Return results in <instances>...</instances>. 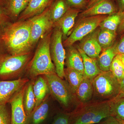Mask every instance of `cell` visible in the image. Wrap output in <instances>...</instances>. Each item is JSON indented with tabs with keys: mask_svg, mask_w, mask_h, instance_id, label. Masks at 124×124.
I'll list each match as a JSON object with an SVG mask.
<instances>
[{
	"mask_svg": "<svg viewBox=\"0 0 124 124\" xmlns=\"http://www.w3.org/2000/svg\"><path fill=\"white\" fill-rule=\"evenodd\" d=\"M32 20L10 24L4 29L2 39L12 55L26 54L32 45L31 42Z\"/></svg>",
	"mask_w": 124,
	"mask_h": 124,
	"instance_id": "cell-1",
	"label": "cell"
},
{
	"mask_svg": "<svg viewBox=\"0 0 124 124\" xmlns=\"http://www.w3.org/2000/svg\"><path fill=\"white\" fill-rule=\"evenodd\" d=\"M110 101L96 102L78 108L71 114L70 124H97L112 116Z\"/></svg>",
	"mask_w": 124,
	"mask_h": 124,
	"instance_id": "cell-2",
	"label": "cell"
},
{
	"mask_svg": "<svg viewBox=\"0 0 124 124\" xmlns=\"http://www.w3.org/2000/svg\"><path fill=\"white\" fill-rule=\"evenodd\" d=\"M51 33L46 34L40 42L31 62L29 73L31 77L55 73L50 52Z\"/></svg>",
	"mask_w": 124,
	"mask_h": 124,
	"instance_id": "cell-3",
	"label": "cell"
},
{
	"mask_svg": "<svg viewBox=\"0 0 124 124\" xmlns=\"http://www.w3.org/2000/svg\"><path fill=\"white\" fill-rule=\"evenodd\" d=\"M92 83L93 95L97 98L110 101L119 94L120 82L110 71H102L93 79Z\"/></svg>",
	"mask_w": 124,
	"mask_h": 124,
	"instance_id": "cell-4",
	"label": "cell"
},
{
	"mask_svg": "<svg viewBox=\"0 0 124 124\" xmlns=\"http://www.w3.org/2000/svg\"><path fill=\"white\" fill-rule=\"evenodd\" d=\"M107 16L100 15L80 18L68 38L64 41L65 46H70L75 42L81 40L99 26L100 23Z\"/></svg>",
	"mask_w": 124,
	"mask_h": 124,
	"instance_id": "cell-5",
	"label": "cell"
},
{
	"mask_svg": "<svg viewBox=\"0 0 124 124\" xmlns=\"http://www.w3.org/2000/svg\"><path fill=\"white\" fill-rule=\"evenodd\" d=\"M44 76L50 93L63 106L69 107L75 95L68 83L59 77L56 73Z\"/></svg>",
	"mask_w": 124,
	"mask_h": 124,
	"instance_id": "cell-6",
	"label": "cell"
},
{
	"mask_svg": "<svg viewBox=\"0 0 124 124\" xmlns=\"http://www.w3.org/2000/svg\"><path fill=\"white\" fill-rule=\"evenodd\" d=\"M62 36L61 29L56 28L51 37L50 52L51 59L55 67V73L59 77L63 79L65 76L64 64L66 56L62 43Z\"/></svg>",
	"mask_w": 124,
	"mask_h": 124,
	"instance_id": "cell-7",
	"label": "cell"
},
{
	"mask_svg": "<svg viewBox=\"0 0 124 124\" xmlns=\"http://www.w3.org/2000/svg\"><path fill=\"white\" fill-rule=\"evenodd\" d=\"M27 54L3 57L0 55V77L6 78L17 75L29 59Z\"/></svg>",
	"mask_w": 124,
	"mask_h": 124,
	"instance_id": "cell-8",
	"label": "cell"
},
{
	"mask_svg": "<svg viewBox=\"0 0 124 124\" xmlns=\"http://www.w3.org/2000/svg\"><path fill=\"white\" fill-rule=\"evenodd\" d=\"M31 20V40L32 45L44 35L54 23L50 19L49 8L36 16Z\"/></svg>",
	"mask_w": 124,
	"mask_h": 124,
	"instance_id": "cell-9",
	"label": "cell"
},
{
	"mask_svg": "<svg viewBox=\"0 0 124 124\" xmlns=\"http://www.w3.org/2000/svg\"><path fill=\"white\" fill-rule=\"evenodd\" d=\"M26 85L19 90L9 101L11 106V124H27V118L23 105Z\"/></svg>",
	"mask_w": 124,
	"mask_h": 124,
	"instance_id": "cell-10",
	"label": "cell"
},
{
	"mask_svg": "<svg viewBox=\"0 0 124 124\" xmlns=\"http://www.w3.org/2000/svg\"><path fill=\"white\" fill-rule=\"evenodd\" d=\"M29 81L27 78L0 81V105L9 101L14 95Z\"/></svg>",
	"mask_w": 124,
	"mask_h": 124,
	"instance_id": "cell-11",
	"label": "cell"
},
{
	"mask_svg": "<svg viewBox=\"0 0 124 124\" xmlns=\"http://www.w3.org/2000/svg\"><path fill=\"white\" fill-rule=\"evenodd\" d=\"M117 5L113 0H100L79 14L80 18L100 15H110L118 12Z\"/></svg>",
	"mask_w": 124,
	"mask_h": 124,
	"instance_id": "cell-12",
	"label": "cell"
},
{
	"mask_svg": "<svg viewBox=\"0 0 124 124\" xmlns=\"http://www.w3.org/2000/svg\"><path fill=\"white\" fill-rule=\"evenodd\" d=\"M100 29L97 28L80 40L79 48L89 57L97 58L102 51L98 40Z\"/></svg>",
	"mask_w": 124,
	"mask_h": 124,
	"instance_id": "cell-13",
	"label": "cell"
},
{
	"mask_svg": "<svg viewBox=\"0 0 124 124\" xmlns=\"http://www.w3.org/2000/svg\"><path fill=\"white\" fill-rule=\"evenodd\" d=\"M80 11L79 9L70 7L60 20L54 23L57 27L61 29L64 37L74 26L75 19Z\"/></svg>",
	"mask_w": 124,
	"mask_h": 124,
	"instance_id": "cell-14",
	"label": "cell"
},
{
	"mask_svg": "<svg viewBox=\"0 0 124 124\" xmlns=\"http://www.w3.org/2000/svg\"><path fill=\"white\" fill-rule=\"evenodd\" d=\"M77 48L83 59L85 77L93 81L94 78L102 72L98 66L97 58L89 57L79 46H78Z\"/></svg>",
	"mask_w": 124,
	"mask_h": 124,
	"instance_id": "cell-15",
	"label": "cell"
},
{
	"mask_svg": "<svg viewBox=\"0 0 124 124\" xmlns=\"http://www.w3.org/2000/svg\"><path fill=\"white\" fill-rule=\"evenodd\" d=\"M51 0H31L21 16L26 19L37 15L42 13L49 4Z\"/></svg>",
	"mask_w": 124,
	"mask_h": 124,
	"instance_id": "cell-16",
	"label": "cell"
},
{
	"mask_svg": "<svg viewBox=\"0 0 124 124\" xmlns=\"http://www.w3.org/2000/svg\"><path fill=\"white\" fill-rule=\"evenodd\" d=\"M93 88L92 81L85 77L78 88L75 96L82 103L89 101L93 95Z\"/></svg>",
	"mask_w": 124,
	"mask_h": 124,
	"instance_id": "cell-17",
	"label": "cell"
},
{
	"mask_svg": "<svg viewBox=\"0 0 124 124\" xmlns=\"http://www.w3.org/2000/svg\"><path fill=\"white\" fill-rule=\"evenodd\" d=\"M33 89L36 99L35 109L39 106L50 91L46 80L40 76L33 82Z\"/></svg>",
	"mask_w": 124,
	"mask_h": 124,
	"instance_id": "cell-18",
	"label": "cell"
},
{
	"mask_svg": "<svg viewBox=\"0 0 124 124\" xmlns=\"http://www.w3.org/2000/svg\"><path fill=\"white\" fill-rule=\"evenodd\" d=\"M116 46V45L111 46L104 50L97 58L98 66L102 71H110V67L113 59L118 54Z\"/></svg>",
	"mask_w": 124,
	"mask_h": 124,
	"instance_id": "cell-19",
	"label": "cell"
},
{
	"mask_svg": "<svg viewBox=\"0 0 124 124\" xmlns=\"http://www.w3.org/2000/svg\"><path fill=\"white\" fill-rule=\"evenodd\" d=\"M33 82L26 84L23 97V105L27 119L30 118L35 106L36 99L33 93Z\"/></svg>",
	"mask_w": 124,
	"mask_h": 124,
	"instance_id": "cell-20",
	"label": "cell"
},
{
	"mask_svg": "<svg viewBox=\"0 0 124 124\" xmlns=\"http://www.w3.org/2000/svg\"><path fill=\"white\" fill-rule=\"evenodd\" d=\"M67 68L84 73V68L82 56L78 50L73 47L69 49L67 59Z\"/></svg>",
	"mask_w": 124,
	"mask_h": 124,
	"instance_id": "cell-21",
	"label": "cell"
},
{
	"mask_svg": "<svg viewBox=\"0 0 124 124\" xmlns=\"http://www.w3.org/2000/svg\"><path fill=\"white\" fill-rule=\"evenodd\" d=\"M70 8L66 0H56L49 8L50 15L54 24L64 15Z\"/></svg>",
	"mask_w": 124,
	"mask_h": 124,
	"instance_id": "cell-22",
	"label": "cell"
},
{
	"mask_svg": "<svg viewBox=\"0 0 124 124\" xmlns=\"http://www.w3.org/2000/svg\"><path fill=\"white\" fill-rule=\"evenodd\" d=\"M64 72L65 77L67 81L71 90L75 95L78 88L84 78V74L69 68L64 69Z\"/></svg>",
	"mask_w": 124,
	"mask_h": 124,
	"instance_id": "cell-23",
	"label": "cell"
},
{
	"mask_svg": "<svg viewBox=\"0 0 124 124\" xmlns=\"http://www.w3.org/2000/svg\"><path fill=\"white\" fill-rule=\"evenodd\" d=\"M48 95L37 108L33 110L31 116L32 124H40L46 119L48 113Z\"/></svg>",
	"mask_w": 124,
	"mask_h": 124,
	"instance_id": "cell-24",
	"label": "cell"
},
{
	"mask_svg": "<svg viewBox=\"0 0 124 124\" xmlns=\"http://www.w3.org/2000/svg\"><path fill=\"white\" fill-rule=\"evenodd\" d=\"M112 116L124 123V97L117 96L110 101Z\"/></svg>",
	"mask_w": 124,
	"mask_h": 124,
	"instance_id": "cell-25",
	"label": "cell"
},
{
	"mask_svg": "<svg viewBox=\"0 0 124 124\" xmlns=\"http://www.w3.org/2000/svg\"><path fill=\"white\" fill-rule=\"evenodd\" d=\"M122 17V13L119 11L108 15L100 23V29H108L116 32L121 22Z\"/></svg>",
	"mask_w": 124,
	"mask_h": 124,
	"instance_id": "cell-26",
	"label": "cell"
},
{
	"mask_svg": "<svg viewBox=\"0 0 124 124\" xmlns=\"http://www.w3.org/2000/svg\"><path fill=\"white\" fill-rule=\"evenodd\" d=\"M116 31L106 29H100L98 36V40L102 49L104 50L112 46L115 39Z\"/></svg>",
	"mask_w": 124,
	"mask_h": 124,
	"instance_id": "cell-27",
	"label": "cell"
},
{
	"mask_svg": "<svg viewBox=\"0 0 124 124\" xmlns=\"http://www.w3.org/2000/svg\"><path fill=\"white\" fill-rule=\"evenodd\" d=\"M110 71L120 83L123 79L124 68L120 54H117L113 59Z\"/></svg>",
	"mask_w": 124,
	"mask_h": 124,
	"instance_id": "cell-28",
	"label": "cell"
},
{
	"mask_svg": "<svg viewBox=\"0 0 124 124\" xmlns=\"http://www.w3.org/2000/svg\"><path fill=\"white\" fill-rule=\"evenodd\" d=\"M7 8L13 15L17 16L26 8L28 3L26 0H6Z\"/></svg>",
	"mask_w": 124,
	"mask_h": 124,
	"instance_id": "cell-29",
	"label": "cell"
},
{
	"mask_svg": "<svg viewBox=\"0 0 124 124\" xmlns=\"http://www.w3.org/2000/svg\"><path fill=\"white\" fill-rule=\"evenodd\" d=\"M5 105H0V124H11V116Z\"/></svg>",
	"mask_w": 124,
	"mask_h": 124,
	"instance_id": "cell-30",
	"label": "cell"
},
{
	"mask_svg": "<svg viewBox=\"0 0 124 124\" xmlns=\"http://www.w3.org/2000/svg\"><path fill=\"white\" fill-rule=\"evenodd\" d=\"M69 5L74 8L79 9H86L88 0H66Z\"/></svg>",
	"mask_w": 124,
	"mask_h": 124,
	"instance_id": "cell-31",
	"label": "cell"
},
{
	"mask_svg": "<svg viewBox=\"0 0 124 124\" xmlns=\"http://www.w3.org/2000/svg\"><path fill=\"white\" fill-rule=\"evenodd\" d=\"M71 114L62 113L57 116L52 124H70Z\"/></svg>",
	"mask_w": 124,
	"mask_h": 124,
	"instance_id": "cell-32",
	"label": "cell"
},
{
	"mask_svg": "<svg viewBox=\"0 0 124 124\" xmlns=\"http://www.w3.org/2000/svg\"><path fill=\"white\" fill-rule=\"evenodd\" d=\"M101 124H120V122L113 116L107 117Z\"/></svg>",
	"mask_w": 124,
	"mask_h": 124,
	"instance_id": "cell-33",
	"label": "cell"
},
{
	"mask_svg": "<svg viewBox=\"0 0 124 124\" xmlns=\"http://www.w3.org/2000/svg\"><path fill=\"white\" fill-rule=\"evenodd\" d=\"M118 54H124V36L122 37L119 44L116 46Z\"/></svg>",
	"mask_w": 124,
	"mask_h": 124,
	"instance_id": "cell-34",
	"label": "cell"
},
{
	"mask_svg": "<svg viewBox=\"0 0 124 124\" xmlns=\"http://www.w3.org/2000/svg\"><path fill=\"white\" fill-rule=\"evenodd\" d=\"M118 11L122 13L124 11V0H116Z\"/></svg>",
	"mask_w": 124,
	"mask_h": 124,
	"instance_id": "cell-35",
	"label": "cell"
},
{
	"mask_svg": "<svg viewBox=\"0 0 124 124\" xmlns=\"http://www.w3.org/2000/svg\"><path fill=\"white\" fill-rule=\"evenodd\" d=\"M6 18L5 13L3 10L0 7V25L4 23Z\"/></svg>",
	"mask_w": 124,
	"mask_h": 124,
	"instance_id": "cell-36",
	"label": "cell"
},
{
	"mask_svg": "<svg viewBox=\"0 0 124 124\" xmlns=\"http://www.w3.org/2000/svg\"><path fill=\"white\" fill-rule=\"evenodd\" d=\"M119 32H122L124 31V11L122 12V17L121 22L118 27Z\"/></svg>",
	"mask_w": 124,
	"mask_h": 124,
	"instance_id": "cell-37",
	"label": "cell"
},
{
	"mask_svg": "<svg viewBox=\"0 0 124 124\" xmlns=\"http://www.w3.org/2000/svg\"><path fill=\"white\" fill-rule=\"evenodd\" d=\"M120 93L118 96L124 97V77L120 83Z\"/></svg>",
	"mask_w": 124,
	"mask_h": 124,
	"instance_id": "cell-38",
	"label": "cell"
},
{
	"mask_svg": "<svg viewBox=\"0 0 124 124\" xmlns=\"http://www.w3.org/2000/svg\"><path fill=\"white\" fill-rule=\"evenodd\" d=\"M100 0H88V4L86 9L91 7Z\"/></svg>",
	"mask_w": 124,
	"mask_h": 124,
	"instance_id": "cell-39",
	"label": "cell"
},
{
	"mask_svg": "<svg viewBox=\"0 0 124 124\" xmlns=\"http://www.w3.org/2000/svg\"><path fill=\"white\" fill-rule=\"evenodd\" d=\"M3 31H1L0 30V46L1 45H4L3 39H2Z\"/></svg>",
	"mask_w": 124,
	"mask_h": 124,
	"instance_id": "cell-40",
	"label": "cell"
},
{
	"mask_svg": "<svg viewBox=\"0 0 124 124\" xmlns=\"http://www.w3.org/2000/svg\"><path fill=\"white\" fill-rule=\"evenodd\" d=\"M121 58V61H122V64H123V66L124 68V73L123 75V79L124 77V54H120Z\"/></svg>",
	"mask_w": 124,
	"mask_h": 124,
	"instance_id": "cell-41",
	"label": "cell"
},
{
	"mask_svg": "<svg viewBox=\"0 0 124 124\" xmlns=\"http://www.w3.org/2000/svg\"><path fill=\"white\" fill-rule=\"evenodd\" d=\"M6 0H0V4H2L3 2L6 1Z\"/></svg>",
	"mask_w": 124,
	"mask_h": 124,
	"instance_id": "cell-42",
	"label": "cell"
},
{
	"mask_svg": "<svg viewBox=\"0 0 124 124\" xmlns=\"http://www.w3.org/2000/svg\"><path fill=\"white\" fill-rule=\"evenodd\" d=\"M26 1L28 2V3H29V2H30V1L31 0H26Z\"/></svg>",
	"mask_w": 124,
	"mask_h": 124,
	"instance_id": "cell-43",
	"label": "cell"
},
{
	"mask_svg": "<svg viewBox=\"0 0 124 124\" xmlns=\"http://www.w3.org/2000/svg\"><path fill=\"white\" fill-rule=\"evenodd\" d=\"M120 124H124V123H123V122H120Z\"/></svg>",
	"mask_w": 124,
	"mask_h": 124,
	"instance_id": "cell-44",
	"label": "cell"
}]
</instances>
